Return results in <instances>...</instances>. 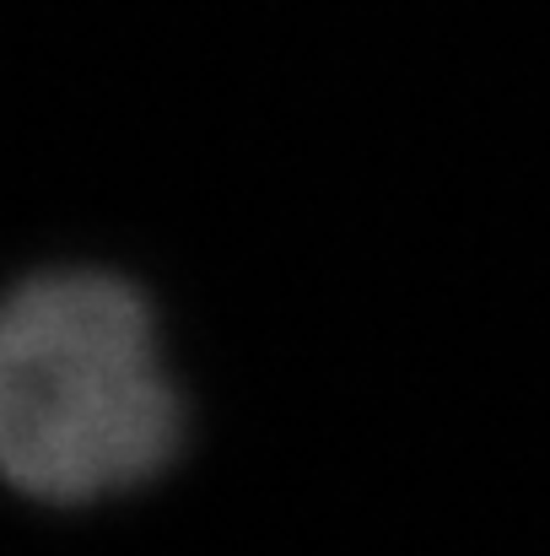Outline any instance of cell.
Returning <instances> with one entry per match:
<instances>
[{
	"label": "cell",
	"mask_w": 550,
	"mask_h": 556,
	"mask_svg": "<svg viewBox=\"0 0 550 556\" xmlns=\"http://www.w3.org/2000/svg\"><path fill=\"white\" fill-rule=\"evenodd\" d=\"M183 400L146 298L103 270H49L0 298V481L98 503L174 465Z\"/></svg>",
	"instance_id": "1"
}]
</instances>
